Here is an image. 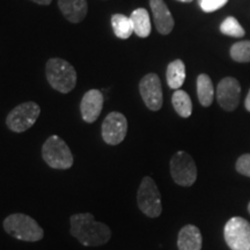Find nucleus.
I'll list each match as a JSON object with an SVG mask.
<instances>
[{
  "mask_svg": "<svg viewBox=\"0 0 250 250\" xmlns=\"http://www.w3.org/2000/svg\"><path fill=\"white\" fill-rule=\"evenodd\" d=\"M245 105H246V109H247V110L250 111V90H249L248 95H247V98H246Z\"/></svg>",
  "mask_w": 250,
  "mask_h": 250,
  "instance_id": "nucleus-26",
  "label": "nucleus"
},
{
  "mask_svg": "<svg viewBox=\"0 0 250 250\" xmlns=\"http://www.w3.org/2000/svg\"><path fill=\"white\" fill-rule=\"evenodd\" d=\"M170 174L179 186H192L197 180V167L191 155L183 151L174 154L170 160Z\"/></svg>",
  "mask_w": 250,
  "mask_h": 250,
  "instance_id": "nucleus-8",
  "label": "nucleus"
},
{
  "mask_svg": "<svg viewBox=\"0 0 250 250\" xmlns=\"http://www.w3.org/2000/svg\"><path fill=\"white\" fill-rule=\"evenodd\" d=\"M156 29L162 35H168L174 28V18L164 0H149Z\"/></svg>",
  "mask_w": 250,
  "mask_h": 250,
  "instance_id": "nucleus-13",
  "label": "nucleus"
},
{
  "mask_svg": "<svg viewBox=\"0 0 250 250\" xmlns=\"http://www.w3.org/2000/svg\"><path fill=\"white\" fill-rule=\"evenodd\" d=\"M186 80V65L181 59L171 62L167 67V83L173 89H179Z\"/></svg>",
  "mask_w": 250,
  "mask_h": 250,
  "instance_id": "nucleus-18",
  "label": "nucleus"
},
{
  "mask_svg": "<svg viewBox=\"0 0 250 250\" xmlns=\"http://www.w3.org/2000/svg\"><path fill=\"white\" fill-rule=\"evenodd\" d=\"M111 26L118 39L127 40L134 33L130 17L124 14H114L111 17Z\"/></svg>",
  "mask_w": 250,
  "mask_h": 250,
  "instance_id": "nucleus-19",
  "label": "nucleus"
},
{
  "mask_svg": "<svg viewBox=\"0 0 250 250\" xmlns=\"http://www.w3.org/2000/svg\"><path fill=\"white\" fill-rule=\"evenodd\" d=\"M45 74L52 88L62 94L70 93L77 85V71L62 58H51L46 62Z\"/></svg>",
  "mask_w": 250,
  "mask_h": 250,
  "instance_id": "nucleus-2",
  "label": "nucleus"
},
{
  "mask_svg": "<svg viewBox=\"0 0 250 250\" xmlns=\"http://www.w3.org/2000/svg\"><path fill=\"white\" fill-rule=\"evenodd\" d=\"M225 241L232 250H250V224L241 217L227 221L224 229Z\"/></svg>",
  "mask_w": 250,
  "mask_h": 250,
  "instance_id": "nucleus-7",
  "label": "nucleus"
},
{
  "mask_svg": "<svg viewBox=\"0 0 250 250\" xmlns=\"http://www.w3.org/2000/svg\"><path fill=\"white\" fill-rule=\"evenodd\" d=\"M248 211H249V213H250V203H249V205H248Z\"/></svg>",
  "mask_w": 250,
  "mask_h": 250,
  "instance_id": "nucleus-28",
  "label": "nucleus"
},
{
  "mask_svg": "<svg viewBox=\"0 0 250 250\" xmlns=\"http://www.w3.org/2000/svg\"><path fill=\"white\" fill-rule=\"evenodd\" d=\"M236 170L245 176L250 177V154H243L236 161Z\"/></svg>",
  "mask_w": 250,
  "mask_h": 250,
  "instance_id": "nucleus-24",
  "label": "nucleus"
},
{
  "mask_svg": "<svg viewBox=\"0 0 250 250\" xmlns=\"http://www.w3.org/2000/svg\"><path fill=\"white\" fill-rule=\"evenodd\" d=\"M4 228L9 235L26 242H37L44 232L36 220L23 213H13L4 220Z\"/></svg>",
  "mask_w": 250,
  "mask_h": 250,
  "instance_id": "nucleus-3",
  "label": "nucleus"
},
{
  "mask_svg": "<svg viewBox=\"0 0 250 250\" xmlns=\"http://www.w3.org/2000/svg\"><path fill=\"white\" fill-rule=\"evenodd\" d=\"M227 1L228 0H201L199 5H201V8L206 13H211V12L218 11L219 8L226 5Z\"/></svg>",
  "mask_w": 250,
  "mask_h": 250,
  "instance_id": "nucleus-23",
  "label": "nucleus"
},
{
  "mask_svg": "<svg viewBox=\"0 0 250 250\" xmlns=\"http://www.w3.org/2000/svg\"><path fill=\"white\" fill-rule=\"evenodd\" d=\"M197 95L203 107H210L213 102V83L208 74H199L197 78Z\"/></svg>",
  "mask_w": 250,
  "mask_h": 250,
  "instance_id": "nucleus-17",
  "label": "nucleus"
},
{
  "mask_svg": "<svg viewBox=\"0 0 250 250\" xmlns=\"http://www.w3.org/2000/svg\"><path fill=\"white\" fill-rule=\"evenodd\" d=\"M137 203L140 211L149 218H158L162 212L161 195L154 180L145 176L137 193Z\"/></svg>",
  "mask_w": 250,
  "mask_h": 250,
  "instance_id": "nucleus-6",
  "label": "nucleus"
},
{
  "mask_svg": "<svg viewBox=\"0 0 250 250\" xmlns=\"http://www.w3.org/2000/svg\"><path fill=\"white\" fill-rule=\"evenodd\" d=\"M199 1H201V0H199Z\"/></svg>",
  "mask_w": 250,
  "mask_h": 250,
  "instance_id": "nucleus-29",
  "label": "nucleus"
},
{
  "mask_svg": "<svg viewBox=\"0 0 250 250\" xmlns=\"http://www.w3.org/2000/svg\"><path fill=\"white\" fill-rule=\"evenodd\" d=\"M71 234L86 247L105 245L111 237V230L107 225L96 221L92 213L71 215Z\"/></svg>",
  "mask_w": 250,
  "mask_h": 250,
  "instance_id": "nucleus-1",
  "label": "nucleus"
},
{
  "mask_svg": "<svg viewBox=\"0 0 250 250\" xmlns=\"http://www.w3.org/2000/svg\"><path fill=\"white\" fill-rule=\"evenodd\" d=\"M139 92L146 107L152 111L160 110L164 102V94L160 78L155 73H148L140 80Z\"/></svg>",
  "mask_w": 250,
  "mask_h": 250,
  "instance_id": "nucleus-10",
  "label": "nucleus"
},
{
  "mask_svg": "<svg viewBox=\"0 0 250 250\" xmlns=\"http://www.w3.org/2000/svg\"><path fill=\"white\" fill-rule=\"evenodd\" d=\"M43 160L54 169H68L73 166V155L67 144L58 136L46 139L42 147Z\"/></svg>",
  "mask_w": 250,
  "mask_h": 250,
  "instance_id": "nucleus-4",
  "label": "nucleus"
},
{
  "mask_svg": "<svg viewBox=\"0 0 250 250\" xmlns=\"http://www.w3.org/2000/svg\"><path fill=\"white\" fill-rule=\"evenodd\" d=\"M177 1H181V2H191L193 0H177Z\"/></svg>",
  "mask_w": 250,
  "mask_h": 250,
  "instance_id": "nucleus-27",
  "label": "nucleus"
},
{
  "mask_svg": "<svg viewBox=\"0 0 250 250\" xmlns=\"http://www.w3.org/2000/svg\"><path fill=\"white\" fill-rule=\"evenodd\" d=\"M30 1L36 2V4L39 5H49L52 0H30Z\"/></svg>",
  "mask_w": 250,
  "mask_h": 250,
  "instance_id": "nucleus-25",
  "label": "nucleus"
},
{
  "mask_svg": "<svg viewBox=\"0 0 250 250\" xmlns=\"http://www.w3.org/2000/svg\"><path fill=\"white\" fill-rule=\"evenodd\" d=\"M40 114L41 108L37 103L33 101L23 102L12 109L6 117V125L13 132H24L36 123Z\"/></svg>",
  "mask_w": 250,
  "mask_h": 250,
  "instance_id": "nucleus-5",
  "label": "nucleus"
},
{
  "mask_svg": "<svg viewBox=\"0 0 250 250\" xmlns=\"http://www.w3.org/2000/svg\"><path fill=\"white\" fill-rule=\"evenodd\" d=\"M241 87L235 78H225L217 87V100L219 105L226 111L235 110L239 105Z\"/></svg>",
  "mask_w": 250,
  "mask_h": 250,
  "instance_id": "nucleus-11",
  "label": "nucleus"
},
{
  "mask_svg": "<svg viewBox=\"0 0 250 250\" xmlns=\"http://www.w3.org/2000/svg\"><path fill=\"white\" fill-rule=\"evenodd\" d=\"M230 57L235 62H250V41L237 42L230 49Z\"/></svg>",
  "mask_w": 250,
  "mask_h": 250,
  "instance_id": "nucleus-22",
  "label": "nucleus"
},
{
  "mask_svg": "<svg viewBox=\"0 0 250 250\" xmlns=\"http://www.w3.org/2000/svg\"><path fill=\"white\" fill-rule=\"evenodd\" d=\"M102 93L99 89H90L85 93L80 103V111L86 123H94L101 115L103 108Z\"/></svg>",
  "mask_w": 250,
  "mask_h": 250,
  "instance_id": "nucleus-12",
  "label": "nucleus"
},
{
  "mask_svg": "<svg viewBox=\"0 0 250 250\" xmlns=\"http://www.w3.org/2000/svg\"><path fill=\"white\" fill-rule=\"evenodd\" d=\"M220 31L224 35L232 37H242L246 34L245 29H243L241 24L237 22V20L234 17H228L225 19L224 22L220 24Z\"/></svg>",
  "mask_w": 250,
  "mask_h": 250,
  "instance_id": "nucleus-21",
  "label": "nucleus"
},
{
  "mask_svg": "<svg viewBox=\"0 0 250 250\" xmlns=\"http://www.w3.org/2000/svg\"><path fill=\"white\" fill-rule=\"evenodd\" d=\"M127 133V121L122 112L112 111L102 123V138L108 145L116 146L125 139Z\"/></svg>",
  "mask_w": 250,
  "mask_h": 250,
  "instance_id": "nucleus-9",
  "label": "nucleus"
},
{
  "mask_svg": "<svg viewBox=\"0 0 250 250\" xmlns=\"http://www.w3.org/2000/svg\"><path fill=\"white\" fill-rule=\"evenodd\" d=\"M203 239L201 230L193 225H187L179 233V250H202Z\"/></svg>",
  "mask_w": 250,
  "mask_h": 250,
  "instance_id": "nucleus-15",
  "label": "nucleus"
},
{
  "mask_svg": "<svg viewBox=\"0 0 250 250\" xmlns=\"http://www.w3.org/2000/svg\"><path fill=\"white\" fill-rule=\"evenodd\" d=\"M130 19L133 26V31L137 36L142 37V39H146L149 36L152 30L151 19L145 8H138L133 11Z\"/></svg>",
  "mask_w": 250,
  "mask_h": 250,
  "instance_id": "nucleus-16",
  "label": "nucleus"
},
{
  "mask_svg": "<svg viewBox=\"0 0 250 250\" xmlns=\"http://www.w3.org/2000/svg\"><path fill=\"white\" fill-rule=\"evenodd\" d=\"M171 102H173V107L175 109V111H176L181 117L188 118V117L191 116L192 102L187 92H184V90H181V89H177L176 92L173 94Z\"/></svg>",
  "mask_w": 250,
  "mask_h": 250,
  "instance_id": "nucleus-20",
  "label": "nucleus"
},
{
  "mask_svg": "<svg viewBox=\"0 0 250 250\" xmlns=\"http://www.w3.org/2000/svg\"><path fill=\"white\" fill-rule=\"evenodd\" d=\"M58 6L62 15L73 23L83 21L88 12L87 0H58Z\"/></svg>",
  "mask_w": 250,
  "mask_h": 250,
  "instance_id": "nucleus-14",
  "label": "nucleus"
}]
</instances>
